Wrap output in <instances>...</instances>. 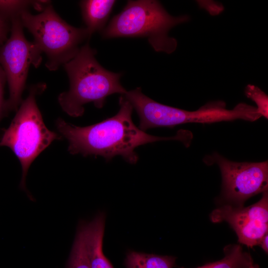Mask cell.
<instances>
[{
  "mask_svg": "<svg viewBox=\"0 0 268 268\" xmlns=\"http://www.w3.org/2000/svg\"><path fill=\"white\" fill-rule=\"evenodd\" d=\"M96 53L87 43L64 65L70 87L68 91L59 95L58 101L63 111L71 117L81 116L85 104L92 102L100 109L109 95H124L127 91L120 83L121 73L102 67L95 57Z\"/></svg>",
  "mask_w": 268,
  "mask_h": 268,
  "instance_id": "2",
  "label": "cell"
},
{
  "mask_svg": "<svg viewBox=\"0 0 268 268\" xmlns=\"http://www.w3.org/2000/svg\"><path fill=\"white\" fill-rule=\"evenodd\" d=\"M105 215L97 214L90 222H84L85 244L91 268H114L103 252Z\"/></svg>",
  "mask_w": 268,
  "mask_h": 268,
  "instance_id": "10",
  "label": "cell"
},
{
  "mask_svg": "<svg viewBox=\"0 0 268 268\" xmlns=\"http://www.w3.org/2000/svg\"><path fill=\"white\" fill-rule=\"evenodd\" d=\"M120 109L114 116L97 124L78 127L59 118L56 122L59 132L68 141V151L72 154L101 156L107 161L121 156L127 162L134 164L138 160L135 149L147 143L161 140H176L187 147L193 139L192 133L180 130L175 135L161 137L149 134L141 130L133 122V107L122 95Z\"/></svg>",
  "mask_w": 268,
  "mask_h": 268,
  "instance_id": "1",
  "label": "cell"
},
{
  "mask_svg": "<svg viewBox=\"0 0 268 268\" xmlns=\"http://www.w3.org/2000/svg\"><path fill=\"white\" fill-rule=\"evenodd\" d=\"M203 162L216 164L222 176V197L230 205L242 206L248 199L268 191V162H235L217 152L207 155Z\"/></svg>",
  "mask_w": 268,
  "mask_h": 268,
  "instance_id": "8",
  "label": "cell"
},
{
  "mask_svg": "<svg viewBox=\"0 0 268 268\" xmlns=\"http://www.w3.org/2000/svg\"><path fill=\"white\" fill-rule=\"evenodd\" d=\"M214 223L226 221L236 232L240 243L253 248L259 245L268 232V192L263 193L261 199L247 207L230 204L214 209L210 214Z\"/></svg>",
  "mask_w": 268,
  "mask_h": 268,
  "instance_id": "9",
  "label": "cell"
},
{
  "mask_svg": "<svg viewBox=\"0 0 268 268\" xmlns=\"http://www.w3.org/2000/svg\"><path fill=\"white\" fill-rule=\"evenodd\" d=\"M20 18L22 26L33 35L34 45L41 53L46 54V66L50 70H56L71 60L79 50L80 45L90 38L85 28L68 24L50 4L36 15L24 11Z\"/></svg>",
  "mask_w": 268,
  "mask_h": 268,
  "instance_id": "6",
  "label": "cell"
},
{
  "mask_svg": "<svg viewBox=\"0 0 268 268\" xmlns=\"http://www.w3.org/2000/svg\"><path fill=\"white\" fill-rule=\"evenodd\" d=\"M45 88L43 84L31 87L0 140V146L10 148L19 160L22 171L20 187L26 191V177L31 163L52 141L61 137L46 127L36 104V95Z\"/></svg>",
  "mask_w": 268,
  "mask_h": 268,
  "instance_id": "5",
  "label": "cell"
},
{
  "mask_svg": "<svg viewBox=\"0 0 268 268\" xmlns=\"http://www.w3.org/2000/svg\"><path fill=\"white\" fill-rule=\"evenodd\" d=\"M245 94L247 98L253 101L258 112L262 117L268 119V96L258 86L248 84L245 87Z\"/></svg>",
  "mask_w": 268,
  "mask_h": 268,
  "instance_id": "16",
  "label": "cell"
},
{
  "mask_svg": "<svg viewBox=\"0 0 268 268\" xmlns=\"http://www.w3.org/2000/svg\"><path fill=\"white\" fill-rule=\"evenodd\" d=\"M10 27V20L0 15V46L7 40Z\"/></svg>",
  "mask_w": 268,
  "mask_h": 268,
  "instance_id": "17",
  "label": "cell"
},
{
  "mask_svg": "<svg viewBox=\"0 0 268 268\" xmlns=\"http://www.w3.org/2000/svg\"><path fill=\"white\" fill-rule=\"evenodd\" d=\"M224 252V257L221 260L196 268H249L254 264L250 254L243 251L239 245L226 246Z\"/></svg>",
  "mask_w": 268,
  "mask_h": 268,
  "instance_id": "13",
  "label": "cell"
},
{
  "mask_svg": "<svg viewBox=\"0 0 268 268\" xmlns=\"http://www.w3.org/2000/svg\"><path fill=\"white\" fill-rule=\"evenodd\" d=\"M10 36L0 46V65L8 82V99L4 111H16L21 103L23 91L31 64L38 67L42 61L41 53L25 38L20 15L10 19Z\"/></svg>",
  "mask_w": 268,
  "mask_h": 268,
  "instance_id": "7",
  "label": "cell"
},
{
  "mask_svg": "<svg viewBox=\"0 0 268 268\" xmlns=\"http://www.w3.org/2000/svg\"><path fill=\"white\" fill-rule=\"evenodd\" d=\"M124 95L136 112L138 128L144 132L192 123L211 124L236 120L254 122L262 117L256 107L242 102L228 109L223 101H209L196 111H189L157 102L142 93L139 87Z\"/></svg>",
  "mask_w": 268,
  "mask_h": 268,
  "instance_id": "3",
  "label": "cell"
},
{
  "mask_svg": "<svg viewBox=\"0 0 268 268\" xmlns=\"http://www.w3.org/2000/svg\"><path fill=\"white\" fill-rule=\"evenodd\" d=\"M249 268H259V267L257 265L253 264L249 267Z\"/></svg>",
  "mask_w": 268,
  "mask_h": 268,
  "instance_id": "20",
  "label": "cell"
},
{
  "mask_svg": "<svg viewBox=\"0 0 268 268\" xmlns=\"http://www.w3.org/2000/svg\"><path fill=\"white\" fill-rule=\"evenodd\" d=\"M266 253H268V234L266 233L262 238L259 245Z\"/></svg>",
  "mask_w": 268,
  "mask_h": 268,
  "instance_id": "19",
  "label": "cell"
},
{
  "mask_svg": "<svg viewBox=\"0 0 268 268\" xmlns=\"http://www.w3.org/2000/svg\"><path fill=\"white\" fill-rule=\"evenodd\" d=\"M176 258L135 251L129 252L125 260L126 268H173Z\"/></svg>",
  "mask_w": 268,
  "mask_h": 268,
  "instance_id": "12",
  "label": "cell"
},
{
  "mask_svg": "<svg viewBox=\"0 0 268 268\" xmlns=\"http://www.w3.org/2000/svg\"><path fill=\"white\" fill-rule=\"evenodd\" d=\"M6 81L4 72L0 65V120L3 111H4V103L3 99L4 87Z\"/></svg>",
  "mask_w": 268,
  "mask_h": 268,
  "instance_id": "18",
  "label": "cell"
},
{
  "mask_svg": "<svg viewBox=\"0 0 268 268\" xmlns=\"http://www.w3.org/2000/svg\"><path fill=\"white\" fill-rule=\"evenodd\" d=\"M43 3H47L46 1L0 0V15L10 20L31 6L42 10L45 8Z\"/></svg>",
  "mask_w": 268,
  "mask_h": 268,
  "instance_id": "15",
  "label": "cell"
},
{
  "mask_svg": "<svg viewBox=\"0 0 268 268\" xmlns=\"http://www.w3.org/2000/svg\"><path fill=\"white\" fill-rule=\"evenodd\" d=\"M67 268H91L85 244L84 221L78 225Z\"/></svg>",
  "mask_w": 268,
  "mask_h": 268,
  "instance_id": "14",
  "label": "cell"
},
{
  "mask_svg": "<svg viewBox=\"0 0 268 268\" xmlns=\"http://www.w3.org/2000/svg\"><path fill=\"white\" fill-rule=\"evenodd\" d=\"M116 2L114 0H86L80 2L83 20L90 38L91 35L102 31Z\"/></svg>",
  "mask_w": 268,
  "mask_h": 268,
  "instance_id": "11",
  "label": "cell"
},
{
  "mask_svg": "<svg viewBox=\"0 0 268 268\" xmlns=\"http://www.w3.org/2000/svg\"><path fill=\"white\" fill-rule=\"evenodd\" d=\"M190 19L188 15H171L157 0H128L101 33L106 39L145 37L155 51L169 54L176 49L177 41L169 36V31Z\"/></svg>",
  "mask_w": 268,
  "mask_h": 268,
  "instance_id": "4",
  "label": "cell"
}]
</instances>
